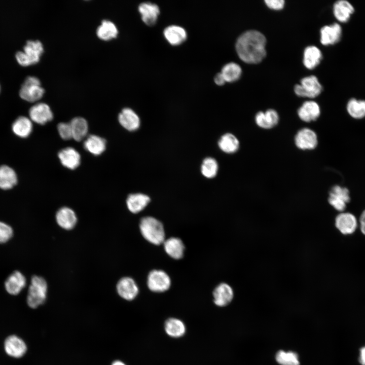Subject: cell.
<instances>
[{
	"label": "cell",
	"instance_id": "ee69618b",
	"mask_svg": "<svg viewBox=\"0 0 365 365\" xmlns=\"http://www.w3.org/2000/svg\"><path fill=\"white\" fill-rule=\"evenodd\" d=\"M359 360L362 365H365V346L360 349Z\"/></svg>",
	"mask_w": 365,
	"mask_h": 365
},
{
	"label": "cell",
	"instance_id": "83f0119b",
	"mask_svg": "<svg viewBox=\"0 0 365 365\" xmlns=\"http://www.w3.org/2000/svg\"><path fill=\"white\" fill-rule=\"evenodd\" d=\"M85 149L91 154L98 156L101 154L106 149L105 140L96 135H90L84 142Z\"/></svg>",
	"mask_w": 365,
	"mask_h": 365
},
{
	"label": "cell",
	"instance_id": "277c9868",
	"mask_svg": "<svg viewBox=\"0 0 365 365\" xmlns=\"http://www.w3.org/2000/svg\"><path fill=\"white\" fill-rule=\"evenodd\" d=\"M47 283L42 277L33 276L30 281L26 301L31 308H36L43 304L47 297Z\"/></svg>",
	"mask_w": 365,
	"mask_h": 365
},
{
	"label": "cell",
	"instance_id": "4316f807",
	"mask_svg": "<svg viewBox=\"0 0 365 365\" xmlns=\"http://www.w3.org/2000/svg\"><path fill=\"white\" fill-rule=\"evenodd\" d=\"M163 243L166 252L170 257L176 260L182 258L185 246L180 239L171 237L165 240Z\"/></svg>",
	"mask_w": 365,
	"mask_h": 365
},
{
	"label": "cell",
	"instance_id": "f35d334b",
	"mask_svg": "<svg viewBox=\"0 0 365 365\" xmlns=\"http://www.w3.org/2000/svg\"><path fill=\"white\" fill-rule=\"evenodd\" d=\"M13 235L12 228L8 224L0 221V243L8 241Z\"/></svg>",
	"mask_w": 365,
	"mask_h": 365
},
{
	"label": "cell",
	"instance_id": "ffe728a7",
	"mask_svg": "<svg viewBox=\"0 0 365 365\" xmlns=\"http://www.w3.org/2000/svg\"><path fill=\"white\" fill-rule=\"evenodd\" d=\"M56 221L61 228L69 230L76 226L77 217L72 209L68 207H62L56 212Z\"/></svg>",
	"mask_w": 365,
	"mask_h": 365
},
{
	"label": "cell",
	"instance_id": "b9f144b4",
	"mask_svg": "<svg viewBox=\"0 0 365 365\" xmlns=\"http://www.w3.org/2000/svg\"><path fill=\"white\" fill-rule=\"evenodd\" d=\"M359 224L361 233L365 235V209L362 212L360 216Z\"/></svg>",
	"mask_w": 365,
	"mask_h": 365
},
{
	"label": "cell",
	"instance_id": "4dcf8cb0",
	"mask_svg": "<svg viewBox=\"0 0 365 365\" xmlns=\"http://www.w3.org/2000/svg\"><path fill=\"white\" fill-rule=\"evenodd\" d=\"M322 58L321 51L314 46L306 47L304 52L303 63L308 69H313L320 62Z\"/></svg>",
	"mask_w": 365,
	"mask_h": 365
},
{
	"label": "cell",
	"instance_id": "9a60e30c",
	"mask_svg": "<svg viewBox=\"0 0 365 365\" xmlns=\"http://www.w3.org/2000/svg\"><path fill=\"white\" fill-rule=\"evenodd\" d=\"M213 302L219 307L229 304L234 297V291L230 285L226 283L218 284L213 291Z\"/></svg>",
	"mask_w": 365,
	"mask_h": 365
},
{
	"label": "cell",
	"instance_id": "484cf974",
	"mask_svg": "<svg viewBox=\"0 0 365 365\" xmlns=\"http://www.w3.org/2000/svg\"><path fill=\"white\" fill-rule=\"evenodd\" d=\"M150 201V197L143 194L135 193L130 194L126 200V204L129 210L133 213L142 211Z\"/></svg>",
	"mask_w": 365,
	"mask_h": 365
},
{
	"label": "cell",
	"instance_id": "7402d4cb",
	"mask_svg": "<svg viewBox=\"0 0 365 365\" xmlns=\"http://www.w3.org/2000/svg\"><path fill=\"white\" fill-rule=\"evenodd\" d=\"M298 114L303 121L310 122L316 120L320 115L319 105L314 101H306L298 109Z\"/></svg>",
	"mask_w": 365,
	"mask_h": 365
},
{
	"label": "cell",
	"instance_id": "d6986e66",
	"mask_svg": "<svg viewBox=\"0 0 365 365\" xmlns=\"http://www.w3.org/2000/svg\"><path fill=\"white\" fill-rule=\"evenodd\" d=\"M120 125L126 130L133 131L137 130L140 126V119L136 113L131 108H123L118 115Z\"/></svg>",
	"mask_w": 365,
	"mask_h": 365
},
{
	"label": "cell",
	"instance_id": "52a82bcc",
	"mask_svg": "<svg viewBox=\"0 0 365 365\" xmlns=\"http://www.w3.org/2000/svg\"><path fill=\"white\" fill-rule=\"evenodd\" d=\"M350 200L349 191L347 188L339 185L332 188L329 193L328 201L335 209L340 212L344 211Z\"/></svg>",
	"mask_w": 365,
	"mask_h": 365
},
{
	"label": "cell",
	"instance_id": "bcb514c9",
	"mask_svg": "<svg viewBox=\"0 0 365 365\" xmlns=\"http://www.w3.org/2000/svg\"><path fill=\"white\" fill-rule=\"evenodd\" d=\"M0 91H1V85H0Z\"/></svg>",
	"mask_w": 365,
	"mask_h": 365
},
{
	"label": "cell",
	"instance_id": "f6af8a7d",
	"mask_svg": "<svg viewBox=\"0 0 365 365\" xmlns=\"http://www.w3.org/2000/svg\"><path fill=\"white\" fill-rule=\"evenodd\" d=\"M112 365H126V364L120 360H116L113 362Z\"/></svg>",
	"mask_w": 365,
	"mask_h": 365
},
{
	"label": "cell",
	"instance_id": "44dd1931",
	"mask_svg": "<svg viewBox=\"0 0 365 365\" xmlns=\"http://www.w3.org/2000/svg\"><path fill=\"white\" fill-rule=\"evenodd\" d=\"M138 10L142 20L147 25H153L156 22L160 9L157 5L151 2H143L139 4Z\"/></svg>",
	"mask_w": 365,
	"mask_h": 365
},
{
	"label": "cell",
	"instance_id": "5b68a950",
	"mask_svg": "<svg viewBox=\"0 0 365 365\" xmlns=\"http://www.w3.org/2000/svg\"><path fill=\"white\" fill-rule=\"evenodd\" d=\"M44 93L45 89L42 86L41 81L33 76H28L25 78L19 91L22 99L31 102L39 101Z\"/></svg>",
	"mask_w": 365,
	"mask_h": 365
},
{
	"label": "cell",
	"instance_id": "ba28073f",
	"mask_svg": "<svg viewBox=\"0 0 365 365\" xmlns=\"http://www.w3.org/2000/svg\"><path fill=\"white\" fill-rule=\"evenodd\" d=\"M147 284L152 291L162 293L167 290L171 285L168 275L160 270L151 271L148 276Z\"/></svg>",
	"mask_w": 365,
	"mask_h": 365
},
{
	"label": "cell",
	"instance_id": "6da1fadb",
	"mask_svg": "<svg viewBox=\"0 0 365 365\" xmlns=\"http://www.w3.org/2000/svg\"><path fill=\"white\" fill-rule=\"evenodd\" d=\"M266 39L260 31H246L241 34L236 43V50L239 58L247 63H258L266 54Z\"/></svg>",
	"mask_w": 365,
	"mask_h": 365
},
{
	"label": "cell",
	"instance_id": "8fae6325",
	"mask_svg": "<svg viewBox=\"0 0 365 365\" xmlns=\"http://www.w3.org/2000/svg\"><path fill=\"white\" fill-rule=\"evenodd\" d=\"M320 32L321 43L324 46L333 45L341 40L342 28L340 24L334 23L323 26Z\"/></svg>",
	"mask_w": 365,
	"mask_h": 365
},
{
	"label": "cell",
	"instance_id": "60d3db41",
	"mask_svg": "<svg viewBox=\"0 0 365 365\" xmlns=\"http://www.w3.org/2000/svg\"><path fill=\"white\" fill-rule=\"evenodd\" d=\"M265 2L269 8L276 10L282 9L284 5L283 0H266Z\"/></svg>",
	"mask_w": 365,
	"mask_h": 365
},
{
	"label": "cell",
	"instance_id": "e575fe53",
	"mask_svg": "<svg viewBox=\"0 0 365 365\" xmlns=\"http://www.w3.org/2000/svg\"><path fill=\"white\" fill-rule=\"evenodd\" d=\"M218 144L222 151L229 154L236 152L239 147L238 139L231 133L223 135L220 139Z\"/></svg>",
	"mask_w": 365,
	"mask_h": 365
},
{
	"label": "cell",
	"instance_id": "74e56055",
	"mask_svg": "<svg viewBox=\"0 0 365 365\" xmlns=\"http://www.w3.org/2000/svg\"><path fill=\"white\" fill-rule=\"evenodd\" d=\"M218 164L216 161L212 158H205L201 165V172L202 174L207 178L214 177L217 172Z\"/></svg>",
	"mask_w": 365,
	"mask_h": 365
},
{
	"label": "cell",
	"instance_id": "f1b7e54d",
	"mask_svg": "<svg viewBox=\"0 0 365 365\" xmlns=\"http://www.w3.org/2000/svg\"><path fill=\"white\" fill-rule=\"evenodd\" d=\"M32 123L30 118L25 116L18 117L13 122L12 129L15 135L22 137H28L32 131Z\"/></svg>",
	"mask_w": 365,
	"mask_h": 365
},
{
	"label": "cell",
	"instance_id": "3957f363",
	"mask_svg": "<svg viewBox=\"0 0 365 365\" xmlns=\"http://www.w3.org/2000/svg\"><path fill=\"white\" fill-rule=\"evenodd\" d=\"M42 43L38 40H27L23 47L22 51L15 53L18 63L23 66H27L37 63L40 60L44 49Z\"/></svg>",
	"mask_w": 365,
	"mask_h": 365
},
{
	"label": "cell",
	"instance_id": "7bdbcfd3",
	"mask_svg": "<svg viewBox=\"0 0 365 365\" xmlns=\"http://www.w3.org/2000/svg\"><path fill=\"white\" fill-rule=\"evenodd\" d=\"M214 82L218 85H223L226 82V81L221 72L216 74L214 78Z\"/></svg>",
	"mask_w": 365,
	"mask_h": 365
},
{
	"label": "cell",
	"instance_id": "4fadbf2b",
	"mask_svg": "<svg viewBox=\"0 0 365 365\" xmlns=\"http://www.w3.org/2000/svg\"><path fill=\"white\" fill-rule=\"evenodd\" d=\"M295 142L296 146L302 150H312L317 145V136L312 130L304 128L297 133Z\"/></svg>",
	"mask_w": 365,
	"mask_h": 365
},
{
	"label": "cell",
	"instance_id": "d6a6232c",
	"mask_svg": "<svg viewBox=\"0 0 365 365\" xmlns=\"http://www.w3.org/2000/svg\"><path fill=\"white\" fill-rule=\"evenodd\" d=\"M164 330L170 337L179 338L183 336L186 333V327L181 320L176 318H169L164 323Z\"/></svg>",
	"mask_w": 365,
	"mask_h": 365
},
{
	"label": "cell",
	"instance_id": "8992f818",
	"mask_svg": "<svg viewBox=\"0 0 365 365\" xmlns=\"http://www.w3.org/2000/svg\"><path fill=\"white\" fill-rule=\"evenodd\" d=\"M322 90V85L314 76L303 78L301 84L296 85L294 87L295 93L301 97L314 98L318 96Z\"/></svg>",
	"mask_w": 365,
	"mask_h": 365
},
{
	"label": "cell",
	"instance_id": "ab89813d",
	"mask_svg": "<svg viewBox=\"0 0 365 365\" xmlns=\"http://www.w3.org/2000/svg\"><path fill=\"white\" fill-rule=\"evenodd\" d=\"M58 133L64 140L72 138L71 128L69 123L61 122L57 125Z\"/></svg>",
	"mask_w": 365,
	"mask_h": 365
},
{
	"label": "cell",
	"instance_id": "e0dca14e",
	"mask_svg": "<svg viewBox=\"0 0 365 365\" xmlns=\"http://www.w3.org/2000/svg\"><path fill=\"white\" fill-rule=\"evenodd\" d=\"M61 164L69 169L77 168L81 163L79 153L72 147H67L61 150L58 154Z\"/></svg>",
	"mask_w": 365,
	"mask_h": 365
},
{
	"label": "cell",
	"instance_id": "836d02e7",
	"mask_svg": "<svg viewBox=\"0 0 365 365\" xmlns=\"http://www.w3.org/2000/svg\"><path fill=\"white\" fill-rule=\"evenodd\" d=\"M346 108L351 118L357 120L365 118V100L351 98L347 101Z\"/></svg>",
	"mask_w": 365,
	"mask_h": 365
},
{
	"label": "cell",
	"instance_id": "d4e9b609",
	"mask_svg": "<svg viewBox=\"0 0 365 365\" xmlns=\"http://www.w3.org/2000/svg\"><path fill=\"white\" fill-rule=\"evenodd\" d=\"M118 29L115 24L109 20H103L96 31L97 36L101 40L108 41L115 39L118 34Z\"/></svg>",
	"mask_w": 365,
	"mask_h": 365
},
{
	"label": "cell",
	"instance_id": "7c38bea8",
	"mask_svg": "<svg viewBox=\"0 0 365 365\" xmlns=\"http://www.w3.org/2000/svg\"><path fill=\"white\" fill-rule=\"evenodd\" d=\"M4 349L9 356L14 358H20L26 353L27 346L22 339L16 335H11L5 341Z\"/></svg>",
	"mask_w": 365,
	"mask_h": 365
},
{
	"label": "cell",
	"instance_id": "9c48e42d",
	"mask_svg": "<svg viewBox=\"0 0 365 365\" xmlns=\"http://www.w3.org/2000/svg\"><path fill=\"white\" fill-rule=\"evenodd\" d=\"M29 118L38 124L44 125L53 119V112L48 104L38 102L29 110Z\"/></svg>",
	"mask_w": 365,
	"mask_h": 365
},
{
	"label": "cell",
	"instance_id": "30bf717a",
	"mask_svg": "<svg viewBox=\"0 0 365 365\" xmlns=\"http://www.w3.org/2000/svg\"><path fill=\"white\" fill-rule=\"evenodd\" d=\"M335 224L337 229L344 235L353 234L358 227V222L354 215L344 211L337 215Z\"/></svg>",
	"mask_w": 365,
	"mask_h": 365
},
{
	"label": "cell",
	"instance_id": "7a4b0ae2",
	"mask_svg": "<svg viewBox=\"0 0 365 365\" xmlns=\"http://www.w3.org/2000/svg\"><path fill=\"white\" fill-rule=\"evenodd\" d=\"M140 232L145 239L155 245L165 241V232L162 223L152 216L142 218L139 224Z\"/></svg>",
	"mask_w": 365,
	"mask_h": 365
},
{
	"label": "cell",
	"instance_id": "ac0fdd59",
	"mask_svg": "<svg viewBox=\"0 0 365 365\" xmlns=\"http://www.w3.org/2000/svg\"><path fill=\"white\" fill-rule=\"evenodd\" d=\"M354 7L349 1L339 0L333 5V12L335 18L340 23H346L354 12Z\"/></svg>",
	"mask_w": 365,
	"mask_h": 365
},
{
	"label": "cell",
	"instance_id": "2e32d148",
	"mask_svg": "<svg viewBox=\"0 0 365 365\" xmlns=\"http://www.w3.org/2000/svg\"><path fill=\"white\" fill-rule=\"evenodd\" d=\"M26 284V280L23 274L19 271H15L7 278L5 287L8 294L15 296L21 291Z\"/></svg>",
	"mask_w": 365,
	"mask_h": 365
},
{
	"label": "cell",
	"instance_id": "5bb4252c",
	"mask_svg": "<svg viewBox=\"0 0 365 365\" xmlns=\"http://www.w3.org/2000/svg\"><path fill=\"white\" fill-rule=\"evenodd\" d=\"M116 288L119 295L128 301L134 299L138 293V287L136 282L129 277L120 279L117 284Z\"/></svg>",
	"mask_w": 365,
	"mask_h": 365
},
{
	"label": "cell",
	"instance_id": "8d00e7d4",
	"mask_svg": "<svg viewBox=\"0 0 365 365\" xmlns=\"http://www.w3.org/2000/svg\"><path fill=\"white\" fill-rule=\"evenodd\" d=\"M275 358L280 365H300L298 354L292 351L279 350L276 353Z\"/></svg>",
	"mask_w": 365,
	"mask_h": 365
},
{
	"label": "cell",
	"instance_id": "1f68e13d",
	"mask_svg": "<svg viewBox=\"0 0 365 365\" xmlns=\"http://www.w3.org/2000/svg\"><path fill=\"white\" fill-rule=\"evenodd\" d=\"M17 182L15 171L7 165L0 166V188L3 190L12 189Z\"/></svg>",
	"mask_w": 365,
	"mask_h": 365
},
{
	"label": "cell",
	"instance_id": "cb8c5ba5",
	"mask_svg": "<svg viewBox=\"0 0 365 365\" xmlns=\"http://www.w3.org/2000/svg\"><path fill=\"white\" fill-rule=\"evenodd\" d=\"M257 124L264 129H270L277 125L279 116L276 111L269 109L265 112H258L255 117Z\"/></svg>",
	"mask_w": 365,
	"mask_h": 365
},
{
	"label": "cell",
	"instance_id": "d590c367",
	"mask_svg": "<svg viewBox=\"0 0 365 365\" xmlns=\"http://www.w3.org/2000/svg\"><path fill=\"white\" fill-rule=\"evenodd\" d=\"M221 72L226 82H233L240 78L242 70L238 64L235 62H230L223 67Z\"/></svg>",
	"mask_w": 365,
	"mask_h": 365
},
{
	"label": "cell",
	"instance_id": "f546056e",
	"mask_svg": "<svg viewBox=\"0 0 365 365\" xmlns=\"http://www.w3.org/2000/svg\"><path fill=\"white\" fill-rule=\"evenodd\" d=\"M69 123L73 139L80 141L85 138L88 131V124L85 119L81 117H75Z\"/></svg>",
	"mask_w": 365,
	"mask_h": 365
},
{
	"label": "cell",
	"instance_id": "603a6c76",
	"mask_svg": "<svg viewBox=\"0 0 365 365\" xmlns=\"http://www.w3.org/2000/svg\"><path fill=\"white\" fill-rule=\"evenodd\" d=\"M163 34L167 41L172 45L181 44L187 38L186 30L177 25H171L166 27L164 30Z\"/></svg>",
	"mask_w": 365,
	"mask_h": 365
}]
</instances>
